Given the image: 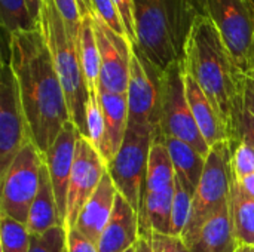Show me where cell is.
Returning <instances> with one entry per match:
<instances>
[{"label":"cell","instance_id":"obj_4","mask_svg":"<svg viewBox=\"0 0 254 252\" xmlns=\"http://www.w3.org/2000/svg\"><path fill=\"white\" fill-rule=\"evenodd\" d=\"M40 28L49 46L58 79L65 94L70 120L79 132L88 138L86 108L89 102V89L80 65L76 40L68 33L54 0H43Z\"/></svg>","mask_w":254,"mask_h":252},{"label":"cell","instance_id":"obj_32","mask_svg":"<svg viewBox=\"0 0 254 252\" xmlns=\"http://www.w3.org/2000/svg\"><path fill=\"white\" fill-rule=\"evenodd\" d=\"M60 15L64 19V24L68 30V33L71 34V37L76 40L77 39V33H79V27L82 22V15L79 10V4L77 0H54Z\"/></svg>","mask_w":254,"mask_h":252},{"label":"cell","instance_id":"obj_37","mask_svg":"<svg viewBox=\"0 0 254 252\" xmlns=\"http://www.w3.org/2000/svg\"><path fill=\"white\" fill-rule=\"evenodd\" d=\"M244 105L247 108H250L254 113V70L249 74V79H247V89H246Z\"/></svg>","mask_w":254,"mask_h":252},{"label":"cell","instance_id":"obj_9","mask_svg":"<svg viewBox=\"0 0 254 252\" xmlns=\"http://www.w3.org/2000/svg\"><path fill=\"white\" fill-rule=\"evenodd\" d=\"M45 156L33 141L27 143L1 175L0 214L27 224L30 208L40 186Z\"/></svg>","mask_w":254,"mask_h":252},{"label":"cell","instance_id":"obj_19","mask_svg":"<svg viewBox=\"0 0 254 252\" xmlns=\"http://www.w3.org/2000/svg\"><path fill=\"white\" fill-rule=\"evenodd\" d=\"M116 195H118V189L113 180L110 178L109 172L106 171L100 186L97 187L94 195L89 198V201L80 211L74 226L94 244L98 242L104 227L107 226L112 217Z\"/></svg>","mask_w":254,"mask_h":252},{"label":"cell","instance_id":"obj_17","mask_svg":"<svg viewBox=\"0 0 254 252\" xmlns=\"http://www.w3.org/2000/svg\"><path fill=\"white\" fill-rule=\"evenodd\" d=\"M183 242L190 252H235L238 241L234 232L229 203L210 215Z\"/></svg>","mask_w":254,"mask_h":252},{"label":"cell","instance_id":"obj_23","mask_svg":"<svg viewBox=\"0 0 254 252\" xmlns=\"http://www.w3.org/2000/svg\"><path fill=\"white\" fill-rule=\"evenodd\" d=\"M159 137L164 141V144L170 153L174 171L179 175H182L196 190L198 183H199L204 168H205L207 157L199 154L193 147H190L185 141H180L173 137H165V135H159Z\"/></svg>","mask_w":254,"mask_h":252},{"label":"cell","instance_id":"obj_21","mask_svg":"<svg viewBox=\"0 0 254 252\" xmlns=\"http://www.w3.org/2000/svg\"><path fill=\"white\" fill-rule=\"evenodd\" d=\"M57 226H64V223L58 214L54 187L51 183L46 162H43L40 169V186L36 199L33 201L30 208L27 229L30 235H39Z\"/></svg>","mask_w":254,"mask_h":252},{"label":"cell","instance_id":"obj_14","mask_svg":"<svg viewBox=\"0 0 254 252\" xmlns=\"http://www.w3.org/2000/svg\"><path fill=\"white\" fill-rule=\"evenodd\" d=\"M92 18L101 61L98 91L127 94L129 83L132 45L128 39L112 31L97 16Z\"/></svg>","mask_w":254,"mask_h":252},{"label":"cell","instance_id":"obj_16","mask_svg":"<svg viewBox=\"0 0 254 252\" xmlns=\"http://www.w3.org/2000/svg\"><path fill=\"white\" fill-rule=\"evenodd\" d=\"M140 239L138 212L118 192L112 217L104 227L98 242V252H127Z\"/></svg>","mask_w":254,"mask_h":252},{"label":"cell","instance_id":"obj_12","mask_svg":"<svg viewBox=\"0 0 254 252\" xmlns=\"http://www.w3.org/2000/svg\"><path fill=\"white\" fill-rule=\"evenodd\" d=\"M33 141L19 86L10 61H3L0 71V174L3 175L19 150Z\"/></svg>","mask_w":254,"mask_h":252},{"label":"cell","instance_id":"obj_7","mask_svg":"<svg viewBox=\"0 0 254 252\" xmlns=\"http://www.w3.org/2000/svg\"><path fill=\"white\" fill-rule=\"evenodd\" d=\"M156 137L158 134L149 126L129 122L119 151L107 163V172L118 192L137 212L147 172L149 151Z\"/></svg>","mask_w":254,"mask_h":252},{"label":"cell","instance_id":"obj_3","mask_svg":"<svg viewBox=\"0 0 254 252\" xmlns=\"http://www.w3.org/2000/svg\"><path fill=\"white\" fill-rule=\"evenodd\" d=\"M135 46L161 71L183 64L186 45L198 18L188 0H132Z\"/></svg>","mask_w":254,"mask_h":252},{"label":"cell","instance_id":"obj_8","mask_svg":"<svg viewBox=\"0 0 254 252\" xmlns=\"http://www.w3.org/2000/svg\"><path fill=\"white\" fill-rule=\"evenodd\" d=\"M232 146L228 141L211 147L192 201V212L182 239L190 236L210 215L229 203L232 186Z\"/></svg>","mask_w":254,"mask_h":252},{"label":"cell","instance_id":"obj_34","mask_svg":"<svg viewBox=\"0 0 254 252\" xmlns=\"http://www.w3.org/2000/svg\"><path fill=\"white\" fill-rule=\"evenodd\" d=\"M150 245L153 252H190L182 238L171 236V235L153 233L150 239Z\"/></svg>","mask_w":254,"mask_h":252},{"label":"cell","instance_id":"obj_20","mask_svg":"<svg viewBox=\"0 0 254 252\" xmlns=\"http://www.w3.org/2000/svg\"><path fill=\"white\" fill-rule=\"evenodd\" d=\"M185 86H186V97L192 114L207 144L213 147L223 141L229 143L228 129L222 117L219 116L210 100L205 97L202 89L198 86V83L186 71H185Z\"/></svg>","mask_w":254,"mask_h":252},{"label":"cell","instance_id":"obj_33","mask_svg":"<svg viewBox=\"0 0 254 252\" xmlns=\"http://www.w3.org/2000/svg\"><path fill=\"white\" fill-rule=\"evenodd\" d=\"M115 6L119 12V16L122 19L127 37L131 45L137 43V34H135V21H134V3L132 0H113Z\"/></svg>","mask_w":254,"mask_h":252},{"label":"cell","instance_id":"obj_27","mask_svg":"<svg viewBox=\"0 0 254 252\" xmlns=\"http://www.w3.org/2000/svg\"><path fill=\"white\" fill-rule=\"evenodd\" d=\"M28 250L30 233L27 224L0 214V252H28Z\"/></svg>","mask_w":254,"mask_h":252},{"label":"cell","instance_id":"obj_39","mask_svg":"<svg viewBox=\"0 0 254 252\" xmlns=\"http://www.w3.org/2000/svg\"><path fill=\"white\" fill-rule=\"evenodd\" d=\"M238 183H240L241 189L246 192V195H249L252 199H254V174L246 177V178H243V180H238Z\"/></svg>","mask_w":254,"mask_h":252},{"label":"cell","instance_id":"obj_11","mask_svg":"<svg viewBox=\"0 0 254 252\" xmlns=\"http://www.w3.org/2000/svg\"><path fill=\"white\" fill-rule=\"evenodd\" d=\"M161 135L185 141L204 157H207L211 150L204 140L188 102L183 64H174L165 71Z\"/></svg>","mask_w":254,"mask_h":252},{"label":"cell","instance_id":"obj_1","mask_svg":"<svg viewBox=\"0 0 254 252\" xmlns=\"http://www.w3.org/2000/svg\"><path fill=\"white\" fill-rule=\"evenodd\" d=\"M9 61L18 80L31 140L45 156L64 125L71 120L65 94L40 27L18 31L9 37Z\"/></svg>","mask_w":254,"mask_h":252},{"label":"cell","instance_id":"obj_42","mask_svg":"<svg viewBox=\"0 0 254 252\" xmlns=\"http://www.w3.org/2000/svg\"><path fill=\"white\" fill-rule=\"evenodd\" d=\"M235 252H254V247L252 245H241Z\"/></svg>","mask_w":254,"mask_h":252},{"label":"cell","instance_id":"obj_26","mask_svg":"<svg viewBox=\"0 0 254 252\" xmlns=\"http://www.w3.org/2000/svg\"><path fill=\"white\" fill-rule=\"evenodd\" d=\"M0 21L7 39L18 31H31L40 25L31 18L25 0H0Z\"/></svg>","mask_w":254,"mask_h":252},{"label":"cell","instance_id":"obj_40","mask_svg":"<svg viewBox=\"0 0 254 252\" xmlns=\"http://www.w3.org/2000/svg\"><path fill=\"white\" fill-rule=\"evenodd\" d=\"M79 10L82 18L83 16H92V7H91V0H77Z\"/></svg>","mask_w":254,"mask_h":252},{"label":"cell","instance_id":"obj_5","mask_svg":"<svg viewBox=\"0 0 254 252\" xmlns=\"http://www.w3.org/2000/svg\"><path fill=\"white\" fill-rule=\"evenodd\" d=\"M174 187L176 171L170 153L161 137H156L149 151L147 172L138 209L141 239L150 242L153 233L170 235Z\"/></svg>","mask_w":254,"mask_h":252},{"label":"cell","instance_id":"obj_2","mask_svg":"<svg viewBox=\"0 0 254 252\" xmlns=\"http://www.w3.org/2000/svg\"><path fill=\"white\" fill-rule=\"evenodd\" d=\"M185 71L198 83L222 117L232 149L240 143L238 125L244 110L247 79L217 27L198 16L190 31L183 62Z\"/></svg>","mask_w":254,"mask_h":252},{"label":"cell","instance_id":"obj_31","mask_svg":"<svg viewBox=\"0 0 254 252\" xmlns=\"http://www.w3.org/2000/svg\"><path fill=\"white\" fill-rule=\"evenodd\" d=\"M232 175L237 180H243L254 174V149L246 141H240L232 149Z\"/></svg>","mask_w":254,"mask_h":252},{"label":"cell","instance_id":"obj_29","mask_svg":"<svg viewBox=\"0 0 254 252\" xmlns=\"http://www.w3.org/2000/svg\"><path fill=\"white\" fill-rule=\"evenodd\" d=\"M86 123H88V140L100 153L104 141V116H103L98 94H89V102L86 108Z\"/></svg>","mask_w":254,"mask_h":252},{"label":"cell","instance_id":"obj_15","mask_svg":"<svg viewBox=\"0 0 254 252\" xmlns=\"http://www.w3.org/2000/svg\"><path fill=\"white\" fill-rule=\"evenodd\" d=\"M80 135L82 134L74 126V123L67 122L64 128L61 129L55 143L51 146V149L45 154V162H46L51 183L54 187L58 214L63 223L65 220L68 183H70L73 162L76 156V146H77V140Z\"/></svg>","mask_w":254,"mask_h":252},{"label":"cell","instance_id":"obj_28","mask_svg":"<svg viewBox=\"0 0 254 252\" xmlns=\"http://www.w3.org/2000/svg\"><path fill=\"white\" fill-rule=\"evenodd\" d=\"M28 252H67V230L64 226H57L43 233L30 235Z\"/></svg>","mask_w":254,"mask_h":252},{"label":"cell","instance_id":"obj_38","mask_svg":"<svg viewBox=\"0 0 254 252\" xmlns=\"http://www.w3.org/2000/svg\"><path fill=\"white\" fill-rule=\"evenodd\" d=\"M28 10L31 13V18L40 25V13H42V6H43V0H25Z\"/></svg>","mask_w":254,"mask_h":252},{"label":"cell","instance_id":"obj_13","mask_svg":"<svg viewBox=\"0 0 254 252\" xmlns=\"http://www.w3.org/2000/svg\"><path fill=\"white\" fill-rule=\"evenodd\" d=\"M106 171V162L98 150L88 138L80 135L76 146V156L67 193V209L64 220V229L67 232L76 226L80 211L100 186Z\"/></svg>","mask_w":254,"mask_h":252},{"label":"cell","instance_id":"obj_10","mask_svg":"<svg viewBox=\"0 0 254 252\" xmlns=\"http://www.w3.org/2000/svg\"><path fill=\"white\" fill-rule=\"evenodd\" d=\"M164 77L165 71H161L135 45H132L127 91L129 122L149 126L158 135H161Z\"/></svg>","mask_w":254,"mask_h":252},{"label":"cell","instance_id":"obj_35","mask_svg":"<svg viewBox=\"0 0 254 252\" xmlns=\"http://www.w3.org/2000/svg\"><path fill=\"white\" fill-rule=\"evenodd\" d=\"M67 252H98L97 244L86 238L76 227L67 232Z\"/></svg>","mask_w":254,"mask_h":252},{"label":"cell","instance_id":"obj_18","mask_svg":"<svg viewBox=\"0 0 254 252\" xmlns=\"http://www.w3.org/2000/svg\"><path fill=\"white\" fill-rule=\"evenodd\" d=\"M98 98L104 116V141L100 154L107 166V163L116 156L125 140L129 123L128 97L127 94L98 91Z\"/></svg>","mask_w":254,"mask_h":252},{"label":"cell","instance_id":"obj_45","mask_svg":"<svg viewBox=\"0 0 254 252\" xmlns=\"http://www.w3.org/2000/svg\"><path fill=\"white\" fill-rule=\"evenodd\" d=\"M253 1H254V0H253Z\"/></svg>","mask_w":254,"mask_h":252},{"label":"cell","instance_id":"obj_30","mask_svg":"<svg viewBox=\"0 0 254 252\" xmlns=\"http://www.w3.org/2000/svg\"><path fill=\"white\" fill-rule=\"evenodd\" d=\"M91 7H92V16H97L104 25H107L116 34L128 39L113 0H91Z\"/></svg>","mask_w":254,"mask_h":252},{"label":"cell","instance_id":"obj_41","mask_svg":"<svg viewBox=\"0 0 254 252\" xmlns=\"http://www.w3.org/2000/svg\"><path fill=\"white\" fill-rule=\"evenodd\" d=\"M134 248H135V252H153L150 242L146 239H141V238L138 239V242L135 244Z\"/></svg>","mask_w":254,"mask_h":252},{"label":"cell","instance_id":"obj_24","mask_svg":"<svg viewBox=\"0 0 254 252\" xmlns=\"http://www.w3.org/2000/svg\"><path fill=\"white\" fill-rule=\"evenodd\" d=\"M231 218L238 245L254 247V199L241 189L238 180L232 175L231 199H229Z\"/></svg>","mask_w":254,"mask_h":252},{"label":"cell","instance_id":"obj_6","mask_svg":"<svg viewBox=\"0 0 254 252\" xmlns=\"http://www.w3.org/2000/svg\"><path fill=\"white\" fill-rule=\"evenodd\" d=\"M198 16L210 19L222 34L240 68L254 70V9L247 0H188Z\"/></svg>","mask_w":254,"mask_h":252},{"label":"cell","instance_id":"obj_44","mask_svg":"<svg viewBox=\"0 0 254 252\" xmlns=\"http://www.w3.org/2000/svg\"><path fill=\"white\" fill-rule=\"evenodd\" d=\"M127 252H135V248H131V250H128Z\"/></svg>","mask_w":254,"mask_h":252},{"label":"cell","instance_id":"obj_43","mask_svg":"<svg viewBox=\"0 0 254 252\" xmlns=\"http://www.w3.org/2000/svg\"><path fill=\"white\" fill-rule=\"evenodd\" d=\"M247 1H249V3L252 4V7H253V9H254V1H253V0H247Z\"/></svg>","mask_w":254,"mask_h":252},{"label":"cell","instance_id":"obj_22","mask_svg":"<svg viewBox=\"0 0 254 252\" xmlns=\"http://www.w3.org/2000/svg\"><path fill=\"white\" fill-rule=\"evenodd\" d=\"M76 48H77L80 65L86 79L89 94H98L101 61H100V49H98V43L95 37L92 16L82 18L77 39H76Z\"/></svg>","mask_w":254,"mask_h":252},{"label":"cell","instance_id":"obj_25","mask_svg":"<svg viewBox=\"0 0 254 252\" xmlns=\"http://www.w3.org/2000/svg\"><path fill=\"white\" fill-rule=\"evenodd\" d=\"M195 189L176 172V187H174V199H173V212H171V236L182 238L192 212V201H193Z\"/></svg>","mask_w":254,"mask_h":252},{"label":"cell","instance_id":"obj_36","mask_svg":"<svg viewBox=\"0 0 254 252\" xmlns=\"http://www.w3.org/2000/svg\"><path fill=\"white\" fill-rule=\"evenodd\" d=\"M238 140L249 143L254 149V113L244 105L238 125Z\"/></svg>","mask_w":254,"mask_h":252}]
</instances>
